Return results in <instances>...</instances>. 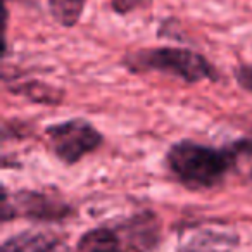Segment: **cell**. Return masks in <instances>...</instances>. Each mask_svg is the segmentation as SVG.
I'll use <instances>...</instances> for the list:
<instances>
[{
  "instance_id": "obj_11",
  "label": "cell",
  "mask_w": 252,
  "mask_h": 252,
  "mask_svg": "<svg viewBox=\"0 0 252 252\" xmlns=\"http://www.w3.org/2000/svg\"><path fill=\"white\" fill-rule=\"evenodd\" d=\"M235 78L244 90L252 92V66H240L235 69Z\"/></svg>"
},
{
  "instance_id": "obj_7",
  "label": "cell",
  "mask_w": 252,
  "mask_h": 252,
  "mask_svg": "<svg viewBox=\"0 0 252 252\" xmlns=\"http://www.w3.org/2000/svg\"><path fill=\"white\" fill-rule=\"evenodd\" d=\"M237 240L218 231H199L192 235L178 252H235Z\"/></svg>"
},
{
  "instance_id": "obj_5",
  "label": "cell",
  "mask_w": 252,
  "mask_h": 252,
  "mask_svg": "<svg viewBox=\"0 0 252 252\" xmlns=\"http://www.w3.org/2000/svg\"><path fill=\"white\" fill-rule=\"evenodd\" d=\"M2 252H71L63 238L52 233H26L9 238Z\"/></svg>"
},
{
  "instance_id": "obj_1",
  "label": "cell",
  "mask_w": 252,
  "mask_h": 252,
  "mask_svg": "<svg viewBox=\"0 0 252 252\" xmlns=\"http://www.w3.org/2000/svg\"><path fill=\"white\" fill-rule=\"evenodd\" d=\"M252 156V137L226 147H211L193 140H180L166 154L168 169L183 187L206 190L218 187L235 168L240 158Z\"/></svg>"
},
{
  "instance_id": "obj_12",
  "label": "cell",
  "mask_w": 252,
  "mask_h": 252,
  "mask_svg": "<svg viewBox=\"0 0 252 252\" xmlns=\"http://www.w3.org/2000/svg\"><path fill=\"white\" fill-rule=\"evenodd\" d=\"M251 178H252V171H251Z\"/></svg>"
},
{
  "instance_id": "obj_10",
  "label": "cell",
  "mask_w": 252,
  "mask_h": 252,
  "mask_svg": "<svg viewBox=\"0 0 252 252\" xmlns=\"http://www.w3.org/2000/svg\"><path fill=\"white\" fill-rule=\"evenodd\" d=\"M151 0H111V5L118 14H130L140 7H145Z\"/></svg>"
},
{
  "instance_id": "obj_4",
  "label": "cell",
  "mask_w": 252,
  "mask_h": 252,
  "mask_svg": "<svg viewBox=\"0 0 252 252\" xmlns=\"http://www.w3.org/2000/svg\"><path fill=\"white\" fill-rule=\"evenodd\" d=\"M9 209H12V214L19 213L23 216L43 221L61 220L69 214V207L63 200L42 192H33V190H23L16 193L12 197V207L4 204V214L9 213Z\"/></svg>"
},
{
  "instance_id": "obj_8",
  "label": "cell",
  "mask_w": 252,
  "mask_h": 252,
  "mask_svg": "<svg viewBox=\"0 0 252 252\" xmlns=\"http://www.w3.org/2000/svg\"><path fill=\"white\" fill-rule=\"evenodd\" d=\"M52 18L64 28H73L81 19L87 0H47Z\"/></svg>"
},
{
  "instance_id": "obj_2",
  "label": "cell",
  "mask_w": 252,
  "mask_h": 252,
  "mask_svg": "<svg viewBox=\"0 0 252 252\" xmlns=\"http://www.w3.org/2000/svg\"><path fill=\"white\" fill-rule=\"evenodd\" d=\"M123 64L133 73L156 71L169 76L180 78L187 83H197L200 80H218V71L200 54L180 47H156L128 54Z\"/></svg>"
},
{
  "instance_id": "obj_9",
  "label": "cell",
  "mask_w": 252,
  "mask_h": 252,
  "mask_svg": "<svg viewBox=\"0 0 252 252\" xmlns=\"http://www.w3.org/2000/svg\"><path fill=\"white\" fill-rule=\"evenodd\" d=\"M12 92L25 95V97L32 98L35 102H43V104H56L61 100V97H56V94H63V92L54 90L52 87H47L43 83H36V81H30L18 88H12Z\"/></svg>"
},
{
  "instance_id": "obj_3",
  "label": "cell",
  "mask_w": 252,
  "mask_h": 252,
  "mask_svg": "<svg viewBox=\"0 0 252 252\" xmlns=\"http://www.w3.org/2000/svg\"><path fill=\"white\" fill-rule=\"evenodd\" d=\"M52 154L64 164H76L85 156L95 152L104 142L100 131L87 119H69L45 128Z\"/></svg>"
},
{
  "instance_id": "obj_6",
  "label": "cell",
  "mask_w": 252,
  "mask_h": 252,
  "mask_svg": "<svg viewBox=\"0 0 252 252\" xmlns=\"http://www.w3.org/2000/svg\"><path fill=\"white\" fill-rule=\"evenodd\" d=\"M128 245L119 231L111 228H95L85 233L74 252H126Z\"/></svg>"
}]
</instances>
